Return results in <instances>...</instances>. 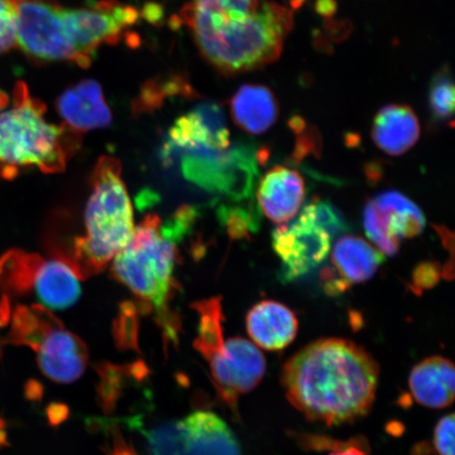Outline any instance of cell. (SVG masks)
I'll return each mask as SVG.
<instances>
[{
    "mask_svg": "<svg viewBox=\"0 0 455 455\" xmlns=\"http://www.w3.org/2000/svg\"><path fill=\"white\" fill-rule=\"evenodd\" d=\"M379 375V363L360 345L321 339L289 358L281 383L289 403L307 419L339 426L371 411Z\"/></svg>",
    "mask_w": 455,
    "mask_h": 455,
    "instance_id": "6da1fadb",
    "label": "cell"
},
{
    "mask_svg": "<svg viewBox=\"0 0 455 455\" xmlns=\"http://www.w3.org/2000/svg\"><path fill=\"white\" fill-rule=\"evenodd\" d=\"M145 435L150 455H242L229 426L213 412H193Z\"/></svg>",
    "mask_w": 455,
    "mask_h": 455,
    "instance_id": "ba28073f",
    "label": "cell"
},
{
    "mask_svg": "<svg viewBox=\"0 0 455 455\" xmlns=\"http://www.w3.org/2000/svg\"><path fill=\"white\" fill-rule=\"evenodd\" d=\"M56 108L65 126L79 134L108 128L113 119L100 84L94 79H84L68 88L57 99Z\"/></svg>",
    "mask_w": 455,
    "mask_h": 455,
    "instance_id": "9a60e30c",
    "label": "cell"
},
{
    "mask_svg": "<svg viewBox=\"0 0 455 455\" xmlns=\"http://www.w3.org/2000/svg\"><path fill=\"white\" fill-rule=\"evenodd\" d=\"M113 432L112 445L108 447L107 455H138L132 446H128L121 434L116 429Z\"/></svg>",
    "mask_w": 455,
    "mask_h": 455,
    "instance_id": "4dcf8cb0",
    "label": "cell"
},
{
    "mask_svg": "<svg viewBox=\"0 0 455 455\" xmlns=\"http://www.w3.org/2000/svg\"><path fill=\"white\" fill-rule=\"evenodd\" d=\"M68 36L76 51L78 67L89 68L102 44H117L138 24L140 11L118 0H99L82 8H61Z\"/></svg>",
    "mask_w": 455,
    "mask_h": 455,
    "instance_id": "9c48e42d",
    "label": "cell"
},
{
    "mask_svg": "<svg viewBox=\"0 0 455 455\" xmlns=\"http://www.w3.org/2000/svg\"><path fill=\"white\" fill-rule=\"evenodd\" d=\"M94 367L100 377V383L96 386L100 405L105 413H113L128 379L134 377L131 365L123 367L111 363H100Z\"/></svg>",
    "mask_w": 455,
    "mask_h": 455,
    "instance_id": "cb8c5ba5",
    "label": "cell"
},
{
    "mask_svg": "<svg viewBox=\"0 0 455 455\" xmlns=\"http://www.w3.org/2000/svg\"><path fill=\"white\" fill-rule=\"evenodd\" d=\"M16 340L17 345L36 352L39 369L55 383L76 382L87 368V346L42 306L36 305L27 313L17 331Z\"/></svg>",
    "mask_w": 455,
    "mask_h": 455,
    "instance_id": "8992f818",
    "label": "cell"
},
{
    "mask_svg": "<svg viewBox=\"0 0 455 455\" xmlns=\"http://www.w3.org/2000/svg\"><path fill=\"white\" fill-rule=\"evenodd\" d=\"M246 327L255 345L265 350L286 348L297 338L299 321L293 311L278 301L263 300L248 312Z\"/></svg>",
    "mask_w": 455,
    "mask_h": 455,
    "instance_id": "e0dca14e",
    "label": "cell"
},
{
    "mask_svg": "<svg viewBox=\"0 0 455 455\" xmlns=\"http://www.w3.org/2000/svg\"><path fill=\"white\" fill-rule=\"evenodd\" d=\"M233 122L244 132L261 135L277 121V100L272 91L263 84H243L230 100Z\"/></svg>",
    "mask_w": 455,
    "mask_h": 455,
    "instance_id": "44dd1931",
    "label": "cell"
},
{
    "mask_svg": "<svg viewBox=\"0 0 455 455\" xmlns=\"http://www.w3.org/2000/svg\"><path fill=\"white\" fill-rule=\"evenodd\" d=\"M331 260L335 275L349 287L351 283L371 280L382 265L384 256L363 238L347 235L335 243Z\"/></svg>",
    "mask_w": 455,
    "mask_h": 455,
    "instance_id": "7402d4cb",
    "label": "cell"
},
{
    "mask_svg": "<svg viewBox=\"0 0 455 455\" xmlns=\"http://www.w3.org/2000/svg\"><path fill=\"white\" fill-rule=\"evenodd\" d=\"M138 332L139 318L134 306L129 304L123 306L114 325V339L118 348L140 352Z\"/></svg>",
    "mask_w": 455,
    "mask_h": 455,
    "instance_id": "4316f807",
    "label": "cell"
},
{
    "mask_svg": "<svg viewBox=\"0 0 455 455\" xmlns=\"http://www.w3.org/2000/svg\"><path fill=\"white\" fill-rule=\"evenodd\" d=\"M218 395L233 412L238 398L248 394L263 380L267 362L258 347L247 339L233 338L207 358Z\"/></svg>",
    "mask_w": 455,
    "mask_h": 455,
    "instance_id": "7c38bea8",
    "label": "cell"
},
{
    "mask_svg": "<svg viewBox=\"0 0 455 455\" xmlns=\"http://www.w3.org/2000/svg\"><path fill=\"white\" fill-rule=\"evenodd\" d=\"M454 84L451 72L443 68L432 79L429 107L432 116L439 122L451 121L454 113Z\"/></svg>",
    "mask_w": 455,
    "mask_h": 455,
    "instance_id": "d4e9b609",
    "label": "cell"
},
{
    "mask_svg": "<svg viewBox=\"0 0 455 455\" xmlns=\"http://www.w3.org/2000/svg\"><path fill=\"white\" fill-rule=\"evenodd\" d=\"M181 159L185 178L204 190L241 199L251 192L254 184L255 153L251 147L235 145L226 150L206 147L176 151L164 162Z\"/></svg>",
    "mask_w": 455,
    "mask_h": 455,
    "instance_id": "52a82bcc",
    "label": "cell"
},
{
    "mask_svg": "<svg viewBox=\"0 0 455 455\" xmlns=\"http://www.w3.org/2000/svg\"><path fill=\"white\" fill-rule=\"evenodd\" d=\"M84 226L85 235L76 238L72 258L68 259L79 278L104 270L133 236L132 204L116 158L102 156L96 164Z\"/></svg>",
    "mask_w": 455,
    "mask_h": 455,
    "instance_id": "5b68a950",
    "label": "cell"
},
{
    "mask_svg": "<svg viewBox=\"0 0 455 455\" xmlns=\"http://www.w3.org/2000/svg\"><path fill=\"white\" fill-rule=\"evenodd\" d=\"M47 412L49 422L51 425L56 426L65 422L68 415H69V409L66 405H62V403H52L48 408Z\"/></svg>",
    "mask_w": 455,
    "mask_h": 455,
    "instance_id": "1f68e13d",
    "label": "cell"
},
{
    "mask_svg": "<svg viewBox=\"0 0 455 455\" xmlns=\"http://www.w3.org/2000/svg\"><path fill=\"white\" fill-rule=\"evenodd\" d=\"M9 105V98L8 95L0 91V111L5 109Z\"/></svg>",
    "mask_w": 455,
    "mask_h": 455,
    "instance_id": "836d02e7",
    "label": "cell"
},
{
    "mask_svg": "<svg viewBox=\"0 0 455 455\" xmlns=\"http://www.w3.org/2000/svg\"><path fill=\"white\" fill-rule=\"evenodd\" d=\"M419 135L418 116L406 105H387L373 119L371 136L374 144L391 156L405 155L417 144Z\"/></svg>",
    "mask_w": 455,
    "mask_h": 455,
    "instance_id": "d6986e66",
    "label": "cell"
},
{
    "mask_svg": "<svg viewBox=\"0 0 455 455\" xmlns=\"http://www.w3.org/2000/svg\"><path fill=\"white\" fill-rule=\"evenodd\" d=\"M0 276H2V268H0ZM10 320V301L8 295L0 297V328L7 325Z\"/></svg>",
    "mask_w": 455,
    "mask_h": 455,
    "instance_id": "d6a6232c",
    "label": "cell"
},
{
    "mask_svg": "<svg viewBox=\"0 0 455 455\" xmlns=\"http://www.w3.org/2000/svg\"><path fill=\"white\" fill-rule=\"evenodd\" d=\"M363 227L380 253L395 256L403 240L422 235L426 219L411 199L397 191H386L366 204Z\"/></svg>",
    "mask_w": 455,
    "mask_h": 455,
    "instance_id": "8fae6325",
    "label": "cell"
},
{
    "mask_svg": "<svg viewBox=\"0 0 455 455\" xmlns=\"http://www.w3.org/2000/svg\"><path fill=\"white\" fill-rule=\"evenodd\" d=\"M332 238L305 210L293 223L277 228L272 246L283 263V276L289 281L316 268L327 258Z\"/></svg>",
    "mask_w": 455,
    "mask_h": 455,
    "instance_id": "4fadbf2b",
    "label": "cell"
},
{
    "mask_svg": "<svg viewBox=\"0 0 455 455\" xmlns=\"http://www.w3.org/2000/svg\"><path fill=\"white\" fill-rule=\"evenodd\" d=\"M306 0H290L292 10H299L305 4Z\"/></svg>",
    "mask_w": 455,
    "mask_h": 455,
    "instance_id": "e575fe53",
    "label": "cell"
},
{
    "mask_svg": "<svg viewBox=\"0 0 455 455\" xmlns=\"http://www.w3.org/2000/svg\"><path fill=\"white\" fill-rule=\"evenodd\" d=\"M180 19L204 59L227 76L275 62L294 26L292 11L271 0H190Z\"/></svg>",
    "mask_w": 455,
    "mask_h": 455,
    "instance_id": "7a4b0ae2",
    "label": "cell"
},
{
    "mask_svg": "<svg viewBox=\"0 0 455 455\" xmlns=\"http://www.w3.org/2000/svg\"><path fill=\"white\" fill-rule=\"evenodd\" d=\"M199 315L198 335L195 348L208 358L225 343L221 299L212 298L193 305Z\"/></svg>",
    "mask_w": 455,
    "mask_h": 455,
    "instance_id": "603a6c76",
    "label": "cell"
},
{
    "mask_svg": "<svg viewBox=\"0 0 455 455\" xmlns=\"http://www.w3.org/2000/svg\"><path fill=\"white\" fill-rule=\"evenodd\" d=\"M415 402L431 409L451 406L455 395V369L451 361L431 356L415 365L409 375Z\"/></svg>",
    "mask_w": 455,
    "mask_h": 455,
    "instance_id": "ac0fdd59",
    "label": "cell"
},
{
    "mask_svg": "<svg viewBox=\"0 0 455 455\" xmlns=\"http://www.w3.org/2000/svg\"><path fill=\"white\" fill-rule=\"evenodd\" d=\"M454 414L446 415L436 424L434 445L439 455H454Z\"/></svg>",
    "mask_w": 455,
    "mask_h": 455,
    "instance_id": "f1b7e54d",
    "label": "cell"
},
{
    "mask_svg": "<svg viewBox=\"0 0 455 455\" xmlns=\"http://www.w3.org/2000/svg\"><path fill=\"white\" fill-rule=\"evenodd\" d=\"M16 44L15 0H0V55Z\"/></svg>",
    "mask_w": 455,
    "mask_h": 455,
    "instance_id": "83f0119b",
    "label": "cell"
},
{
    "mask_svg": "<svg viewBox=\"0 0 455 455\" xmlns=\"http://www.w3.org/2000/svg\"><path fill=\"white\" fill-rule=\"evenodd\" d=\"M305 193V181L298 171L278 166L261 179L258 202L267 219L283 225L298 215Z\"/></svg>",
    "mask_w": 455,
    "mask_h": 455,
    "instance_id": "2e32d148",
    "label": "cell"
},
{
    "mask_svg": "<svg viewBox=\"0 0 455 455\" xmlns=\"http://www.w3.org/2000/svg\"><path fill=\"white\" fill-rule=\"evenodd\" d=\"M44 102L32 98L25 83L15 85L13 106L0 111V178H14L36 167L60 172L81 145L76 131L47 122Z\"/></svg>",
    "mask_w": 455,
    "mask_h": 455,
    "instance_id": "277c9868",
    "label": "cell"
},
{
    "mask_svg": "<svg viewBox=\"0 0 455 455\" xmlns=\"http://www.w3.org/2000/svg\"><path fill=\"white\" fill-rule=\"evenodd\" d=\"M300 445L312 451H328V455H369V443L363 437L349 441H335L320 435H300Z\"/></svg>",
    "mask_w": 455,
    "mask_h": 455,
    "instance_id": "484cf974",
    "label": "cell"
},
{
    "mask_svg": "<svg viewBox=\"0 0 455 455\" xmlns=\"http://www.w3.org/2000/svg\"><path fill=\"white\" fill-rule=\"evenodd\" d=\"M206 147L226 150L231 147L226 116L218 102L203 101L176 119L163 147V158L176 151Z\"/></svg>",
    "mask_w": 455,
    "mask_h": 455,
    "instance_id": "5bb4252c",
    "label": "cell"
},
{
    "mask_svg": "<svg viewBox=\"0 0 455 455\" xmlns=\"http://www.w3.org/2000/svg\"><path fill=\"white\" fill-rule=\"evenodd\" d=\"M16 43L30 59L71 61L78 56L66 32L61 5L55 0H15Z\"/></svg>",
    "mask_w": 455,
    "mask_h": 455,
    "instance_id": "30bf717a",
    "label": "cell"
},
{
    "mask_svg": "<svg viewBox=\"0 0 455 455\" xmlns=\"http://www.w3.org/2000/svg\"><path fill=\"white\" fill-rule=\"evenodd\" d=\"M175 241L162 228L157 215H147L134 229L127 247L116 256L112 267L117 281L156 311L164 341L173 344L178 343L180 323L178 315L170 308L178 290L173 277L179 255Z\"/></svg>",
    "mask_w": 455,
    "mask_h": 455,
    "instance_id": "3957f363",
    "label": "cell"
},
{
    "mask_svg": "<svg viewBox=\"0 0 455 455\" xmlns=\"http://www.w3.org/2000/svg\"><path fill=\"white\" fill-rule=\"evenodd\" d=\"M439 272L435 264H423L414 272V288L423 290L434 287L439 282Z\"/></svg>",
    "mask_w": 455,
    "mask_h": 455,
    "instance_id": "f546056e",
    "label": "cell"
},
{
    "mask_svg": "<svg viewBox=\"0 0 455 455\" xmlns=\"http://www.w3.org/2000/svg\"><path fill=\"white\" fill-rule=\"evenodd\" d=\"M79 280L81 278L67 259H41L34 271L31 289L49 308L64 310L81 297Z\"/></svg>",
    "mask_w": 455,
    "mask_h": 455,
    "instance_id": "ffe728a7",
    "label": "cell"
}]
</instances>
